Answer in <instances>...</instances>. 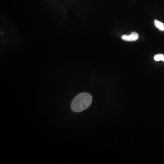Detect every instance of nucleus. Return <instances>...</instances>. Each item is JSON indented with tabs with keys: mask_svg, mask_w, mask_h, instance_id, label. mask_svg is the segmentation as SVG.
Wrapping results in <instances>:
<instances>
[{
	"mask_svg": "<svg viewBox=\"0 0 164 164\" xmlns=\"http://www.w3.org/2000/svg\"><path fill=\"white\" fill-rule=\"evenodd\" d=\"M154 24L158 28L159 30L161 31H164V24L163 23H161V21H159L155 20L154 21Z\"/></svg>",
	"mask_w": 164,
	"mask_h": 164,
	"instance_id": "nucleus-3",
	"label": "nucleus"
},
{
	"mask_svg": "<svg viewBox=\"0 0 164 164\" xmlns=\"http://www.w3.org/2000/svg\"><path fill=\"white\" fill-rule=\"evenodd\" d=\"M164 56V55L161 54L156 55L154 57V60H156V61H161V60H162V59H163Z\"/></svg>",
	"mask_w": 164,
	"mask_h": 164,
	"instance_id": "nucleus-4",
	"label": "nucleus"
},
{
	"mask_svg": "<svg viewBox=\"0 0 164 164\" xmlns=\"http://www.w3.org/2000/svg\"><path fill=\"white\" fill-rule=\"evenodd\" d=\"M93 101L92 96L89 93H83L76 96L71 103L72 110L76 113L84 111L91 105Z\"/></svg>",
	"mask_w": 164,
	"mask_h": 164,
	"instance_id": "nucleus-1",
	"label": "nucleus"
},
{
	"mask_svg": "<svg viewBox=\"0 0 164 164\" xmlns=\"http://www.w3.org/2000/svg\"><path fill=\"white\" fill-rule=\"evenodd\" d=\"M139 39L138 34L136 32H133L130 35H123L122 36V39L126 41H135Z\"/></svg>",
	"mask_w": 164,
	"mask_h": 164,
	"instance_id": "nucleus-2",
	"label": "nucleus"
},
{
	"mask_svg": "<svg viewBox=\"0 0 164 164\" xmlns=\"http://www.w3.org/2000/svg\"><path fill=\"white\" fill-rule=\"evenodd\" d=\"M162 61H163V62H164V57H163V59H162Z\"/></svg>",
	"mask_w": 164,
	"mask_h": 164,
	"instance_id": "nucleus-5",
	"label": "nucleus"
}]
</instances>
